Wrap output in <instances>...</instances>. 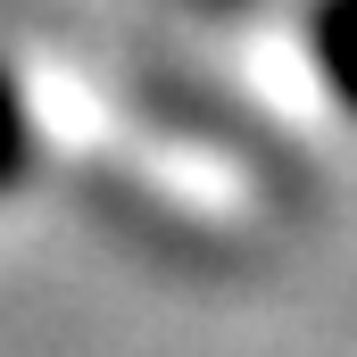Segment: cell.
<instances>
[{
	"label": "cell",
	"mask_w": 357,
	"mask_h": 357,
	"mask_svg": "<svg viewBox=\"0 0 357 357\" xmlns=\"http://www.w3.org/2000/svg\"><path fill=\"white\" fill-rule=\"evenodd\" d=\"M307 59H316V84L357 116V0H316L307 8Z\"/></svg>",
	"instance_id": "obj_1"
}]
</instances>
